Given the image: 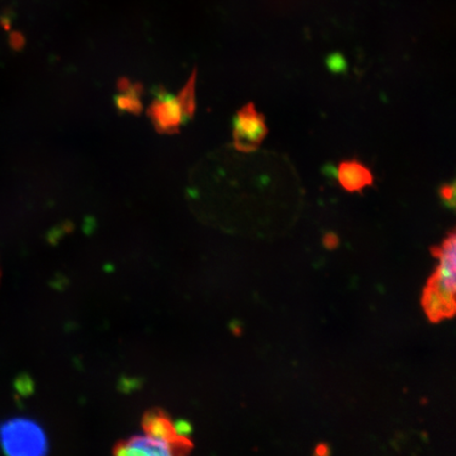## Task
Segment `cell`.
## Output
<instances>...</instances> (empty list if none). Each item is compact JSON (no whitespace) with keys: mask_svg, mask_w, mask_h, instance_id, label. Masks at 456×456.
Listing matches in <instances>:
<instances>
[{"mask_svg":"<svg viewBox=\"0 0 456 456\" xmlns=\"http://www.w3.org/2000/svg\"><path fill=\"white\" fill-rule=\"evenodd\" d=\"M437 271L425 294V307L432 321L452 315L456 292V241L450 233L438 249Z\"/></svg>","mask_w":456,"mask_h":456,"instance_id":"1","label":"cell"},{"mask_svg":"<svg viewBox=\"0 0 456 456\" xmlns=\"http://www.w3.org/2000/svg\"><path fill=\"white\" fill-rule=\"evenodd\" d=\"M0 442L5 452L17 456H37L47 453L49 444L44 430L33 420L16 419L0 430Z\"/></svg>","mask_w":456,"mask_h":456,"instance_id":"2","label":"cell"},{"mask_svg":"<svg viewBox=\"0 0 456 456\" xmlns=\"http://www.w3.org/2000/svg\"><path fill=\"white\" fill-rule=\"evenodd\" d=\"M267 134L265 118L253 102L241 108L233 121V145L239 151L253 152Z\"/></svg>","mask_w":456,"mask_h":456,"instance_id":"3","label":"cell"},{"mask_svg":"<svg viewBox=\"0 0 456 456\" xmlns=\"http://www.w3.org/2000/svg\"><path fill=\"white\" fill-rule=\"evenodd\" d=\"M153 126L161 134H175L185 122L176 96L167 93H159L148 108Z\"/></svg>","mask_w":456,"mask_h":456,"instance_id":"4","label":"cell"},{"mask_svg":"<svg viewBox=\"0 0 456 456\" xmlns=\"http://www.w3.org/2000/svg\"><path fill=\"white\" fill-rule=\"evenodd\" d=\"M142 427H144L146 435L161 438V440L174 444L179 454L186 453L188 449L191 448V444L188 443L187 438L178 429V427L171 423L167 416L159 411L146 414Z\"/></svg>","mask_w":456,"mask_h":456,"instance_id":"5","label":"cell"},{"mask_svg":"<svg viewBox=\"0 0 456 456\" xmlns=\"http://www.w3.org/2000/svg\"><path fill=\"white\" fill-rule=\"evenodd\" d=\"M119 455H173L179 454L174 444L151 436H138L118 444Z\"/></svg>","mask_w":456,"mask_h":456,"instance_id":"6","label":"cell"},{"mask_svg":"<svg viewBox=\"0 0 456 456\" xmlns=\"http://www.w3.org/2000/svg\"><path fill=\"white\" fill-rule=\"evenodd\" d=\"M338 176L341 187L349 192H362L374 183L373 174L357 159L341 162Z\"/></svg>","mask_w":456,"mask_h":456,"instance_id":"7","label":"cell"},{"mask_svg":"<svg viewBox=\"0 0 456 456\" xmlns=\"http://www.w3.org/2000/svg\"><path fill=\"white\" fill-rule=\"evenodd\" d=\"M142 88L140 84H130L129 87L119 93L116 98V104L118 110L139 114L142 110L140 96Z\"/></svg>","mask_w":456,"mask_h":456,"instance_id":"8","label":"cell"},{"mask_svg":"<svg viewBox=\"0 0 456 456\" xmlns=\"http://www.w3.org/2000/svg\"><path fill=\"white\" fill-rule=\"evenodd\" d=\"M196 71L192 73V76L188 79L184 88L180 91L176 100H178L182 112L186 119H190L193 117V113L196 110Z\"/></svg>","mask_w":456,"mask_h":456,"instance_id":"9","label":"cell"},{"mask_svg":"<svg viewBox=\"0 0 456 456\" xmlns=\"http://www.w3.org/2000/svg\"><path fill=\"white\" fill-rule=\"evenodd\" d=\"M440 195L443 202L447 205L448 208H454L455 207V185L446 184L440 188Z\"/></svg>","mask_w":456,"mask_h":456,"instance_id":"10","label":"cell"},{"mask_svg":"<svg viewBox=\"0 0 456 456\" xmlns=\"http://www.w3.org/2000/svg\"><path fill=\"white\" fill-rule=\"evenodd\" d=\"M328 67L330 70L334 72H342L346 70V64L344 57L338 53H335L329 57Z\"/></svg>","mask_w":456,"mask_h":456,"instance_id":"11","label":"cell"},{"mask_svg":"<svg viewBox=\"0 0 456 456\" xmlns=\"http://www.w3.org/2000/svg\"><path fill=\"white\" fill-rule=\"evenodd\" d=\"M323 242L328 248H334L338 245V238L333 235V233H329V235L324 238Z\"/></svg>","mask_w":456,"mask_h":456,"instance_id":"12","label":"cell"},{"mask_svg":"<svg viewBox=\"0 0 456 456\" xmlns=\"http://www.w3.org/2000/svg\"><path fill=\"white\" fill-rule=\"evenodd\" d=\"M328 453H329L328 448L326 446H323V444H322V446H319L317 448V454L326 455Z\"/></svg>","mask_w":456,"mask_h":456,"instance_id":"13","label":"cell"}]
</instances>
